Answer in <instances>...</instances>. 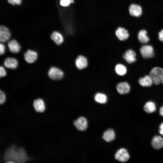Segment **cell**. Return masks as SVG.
Wrapping results in <instances>:
<instances>
[{
    "label": "cell",
    "instance_id": "6da1fadb",
    "mask_svg": "<svg viewBox=\"0 0 163 163\" xmlns=\"http://www.w3.org/2000/svg\"><path fill=\"white\" fill-rule=\"evenodd\" d=\"M4 159L7 161L18 163L24 162L28 159L24 149L17 148L14 145L11 146L7 150L5 154Z\"/></svg>",
    "mask_w": 163,
    "mask_h": 163
},
{
    "label": "cell",
    "instance_id": "7a4b0ae2",
    "mask_svg": "<svg viewBox=\"0 0 163 163\" xmlns=\"http://www.w3.org/2000/svg\"><path fill=\"white\" fill-rule=\"evenodd\" d=\"M149 75L155 84L158 85L161 83L163 84V69L159 67H154L151 70Z\"/></svg>",
    "mask_w": 163,
    "mask_h": 163
},
{
    "label": "cell",
    "instance_id": "3957f363",
    "mask_svg": "<svg viewBox=\"0 0 163 163\" xmlns=\"http://www.w3.org/2000/svg\"><path fill=\"white\" fill-rule=\"evenodd\" d=\"M140 51L142 56L145 59L152 58L154 55V48L150 45H145L142 46L140 48Z\"/></svg>",
    "mask_w": 163,
    "mask_h": 163
},
{
    "label": "cell",
    "instance_id": "277c9868",
    "mask_svg": "<svg viewBox=\"0 0 163 163\" xmlns=\"http://www.w3.org/2000/svg\"><path fill=\"white\" fill-rule=\"evenodd\" d=\"M48 74L49 77L54 80H59L63 77L64 73L59 68L56 67H52L49 69Z\"/></svg>",
    "mask_w": 163,
    "mask_h": 163
},
{
    "label": "cell",
    "instance_id": "5b68a950",
    "mask_svg": "<svg viewBox=\"0 0 163 163\" xmlns=\"http://www.w3.org/2000/svg\"><path fill=\"white\" fill-rule=\"evenodd\" d=\"M115 158L119 161L125 162L129 159V155L126 149L121 148L117 152L115 155Z\"/></svg>",
    "mask_w": 163,
    "mask_h": 163
},
{
    "label": "cell",
    "instance_id": "8992f818",
    "mask_svg": "<svg viewBox=\"0 0 163 163\" xmlns=\"http://www.w3.org/2000/svg\"><path fill=\"white\" fill-rule=\"evenodd\" d=\"M124 59L127 62L132 64L136 61V54L135 52L132 49L127 50L123 56Z\"/></svg>",
    "mask_w": 163,
    "mask_h": 163
},
{
    "label": "cell",
    "instance_id": "52a82bcc",
    "mask_svg": "<svg viewBox=\"0 0 163 163\" xmlns=\"http://www.w3.org/2000/svg\"><path fill=\"white\" fill-rule=\"evenodd\" d=\"M74 124L76 128L79 130L84 131L87 127V121L84 117H80L74 122Z\"/></svg>",
    "mask_w": 163,
    "mask_h": 163
},
{
    "label": "cell",
    "instance_id": "ba28073f",
    "mask_svg": "<svg viewBox=\"0 0 163 163\" xmlns=\"http://www.w3.org/2000/svg\"><path fill=\"white\" fill-rule=\"evenodd\" d=\"M37 53L31 50H27L24 54L25 60L29 63L34 62L37 60Z\"/></svg>",
    "mask_w": 163,
    "mask_h": 163
},
{
    "label": "cell",
    "instance_id": "9c48e42d",
    "mask_svg": "<svg viewBox=\"0 0 163 163\" xmlns=\"http://www.w3.org/2000/svg\"><path fill=\"white\" fill-rule=\"evenodd\" d=\"M75 65L77 69H82L87 67L88 61L87 58L84 56L80 55L78 56L75 60Z\"/></svg>",
    "mask_w": 163,
    "mask_h": 163
},
{
    "label": "cell",
    "instance_id": "30bf717a",
    "mask_svg": "<svg viewBox=\"0 0 163 163\" xmlns=\"http://www.w3.org/2000/svg\"><path fill=\"white\" fill-rule=\"evenodd\" d=\"M118 92L121 94L128 93L130 90V87L128 83L126 82H120L117 84L116 87Z\"/></svg>",
    "mask_w": 163,
    "mask_h": 163
},
{
    "label": "cell",
    "instance_id": "8fae6325",
    "mask_svg": "<svg viewBox=\"0 0 163 163\" xmlns=\"http://www.w3.org/2000/svg\"><path fill=\"white\" fill-rule=\"evenodd\" d=\"M11 34L8 29L3 25L0 27V41L1 42L7 41L10 38Z\"/></svg>",
    "mask_w": 163,
    "mask_h": 163
},
{
    "label": "cell",
    "instance_id": "7c38bea8",
    "mask_svg": "<svg viewBox=\"0 0 163 163\" xmlns=\"http://www.w3.org/2000/svg\"><path fill=\"white\" fill-rule=\"evenodd\" d=\"M129 12L131 15L139 17L142 14V9L140 6L137 4H132L129 7Z\"/></svg>",
    "mask_w": 163,
    "mask_h": 163
},
{
    "label": "cell",
    "instance_id": "4fadbf2b",
    "mask_svg": "<svg viewBox=\"0 0 163 163\" xmlns=\"http://www.w3.org/2000/svg\"><path fill=\"white\" fill-rule=\"evenodd\" d=\"M115 34L117 38L121 41L126 40L129 36L127 30L121 27L117 29L115 31Z\"/></svg>",
    "mask_w": 163,
    "mask_h": 163
},
{
    "label": "cell",
    "instance_id": "5bb4252c",
    "mask_svg": "<svg viewBox=\"0 0 163 163\" xmlns=\"http://www.w3.org/2000/svg\"><path fill=\"white\" fill-rule=\"evenodd\" d=\"M4 64L6 67L11 69L16 68L18 65L17 60L13 57H8L5 60Z\"/></svg>",
    "mask_w": 163,
    "mask_h": 163
},
{
    "label": "cell",
    "instance_id": "9a60e30c",
    "mask_svg": "<svg viewBox=\"0 0 163 163\" xmlns=\"http://www.w3.org/2000/svg\"><path fill=\"white\" fill-rule=\"evenodd\" d=\"M138 82L141 86L144 87H150L153 83L152 79L150 75H146L140 78L138 80Z\"/></svg>",
    "mask_w": 163,
    "mask_h": 163
},
{
    "label": "cell",
    "instance_id": "2e32d148",
    "mask_svg": "<svg viewBox=\"0 0 163 163\" xmlns=\"http://www.w3.org/2000/svg\"><path fill=\"white\" fill-rule=\"evenodd\" d=\"M8 46L10 51L14 53H18L21 49L20 44L15 40H12L9 41Z\"/></svg>",
    "mask_w": 163,
    "mask_h": 163
},
{
    "label": "cell",
    "instance_id": "e0dca14e",
    "mask_svg": "<svg viewBox=\"0 0 163 163\" xmlns=\"http://www.w3.org/2000/svg\"><path fill=\"white\" fill-rule=\"evenodd\" d=\"M33 106L35 110L37 112H43L45 109L44 102L41 99L35 100L33 103Z\"/></svg>",
    "mask_w": 163,
    "mask_h": 163
},
{
    "label": "cell",
    "instance_id": "ac0fdd59",
    "mask_svg": "<svg viewBox=\"0 0 163 163\" xmlns=\"http://www.w3.org/2000/svg\"><path fill=\"white\" fill-rule=\"evenodd\" d=\"M152 145L155 149H159L163 146V138L159 136H154L152 140Z\"/></svg>",
    "mask_w": 163,
    "mask_h": 163
},
{
    "label": "cell",
    "instance_id": "d6986e66",
    "mask_svg": "<svg viewBox=\"0 0 163 163\" xmlns=\"http://www.w3.org/2000/svg\"><path fill=\"white\" fill-rule=\"evenodd\" d=\"M115 135L114 130L109 129L105 131L102 137L107 142L113 141L115 138Z\"/></svg>",
    "mask_w": 163,
    "mask_h": 163
},
{
    "label": "cell",
    "instance_id": "ffe728a7",
    "mask_svg": "<svg viewBox=\"0 0 163 163\" xmlns=\"http://www.w3.org/2000/svg\"><path fill=\"white\" fill-rule=\"evenodd\" d=\"M51 39L57 45H60L64 40L62 34L57 31L53 32L50 36Z\"/></svg>",
    "mask_w": 163,
    "mask_h": 163
},
{
    "label": "cell",
    "instance_id": "44dd1931",
    "mask_svg": "<svg viewBox=\"0 0 163 163\" xmlns=\"http://www.w3.org/2000/svg\"><path fill=\"white\" fill-rule=\"evenodd\" d=\"M146 31L144 30H140L138 34V39L140 42L146 43L149 40V38L147 36Z\"/></svg>",
    "mask_w": 163,
    "mask_h": 163
},
{
    "label": "cell",
    "instance_id": "7402d4cb",
    "mask_svg": "<svg viewBox=\"0 0 163 163\" xmlns=\"http://www.w3.org/2000/svg\"><path fill=\"white\" fill-rule=\"evenodd\" d=\"M115 71L117 74L120 76L125 75L127 71L126 66L121 63L117 64L115 67Z\"/></svg>",
    "mask_w": 163,
    "mask_h": 163
},
{
    "label": "cell",
    "instance_id": "603a6c76",
    "mask_svg": "<svg viewBox=\"0 0 163 163\" xmlns=\"http://www.w3.org/2000/svg\"><path fill=\"white\" fill-rule=\"evenodd\" d=\"M144 109L145 111L147 113H152L154 112L156 110L155 104L153 101H148L144 105Z\"/></svg>",
    "mask_w": 163,
    "mask_h": 163
},
{
    "label": "cell",
    "instance_id": "cb8c5ba5",
    "mask_svg": "<svg viewBox=\"0 0 163 163\" xmlns=\"http://www.w3.org/2000/svg\"><path fill=\"white\" fill-rule=\"evenodd\" d=\"M94 99L96 102L104 104L107 102V98L105 94L101 93H97L95 95Z\"/></svg>",
    "mask_w": 163,
    "mask_h": 163
},
{
    "label": "cell",
    "instance_id": "d4e9b609",
    "mask_svg": "<svg viewBox=\"0 0 163 163\" xmlns=\"http://www.w3.org/2000/svg\"><path fill=\"white\" fill-rule=\"evenodd\" d=\"M74 2V0H60V4L61 5L64 7L69 6L72 3Z\"/></svg>",
    "mask_w": 163,
    "mask_h": 163
},
{
    "label": "cell",
    "instance_id": "484cf974",
    "mask_svg": "<svg viewBox=\"0 0 163 163\" xmlns=\"http://www.w3.org/2000/svg\"><path fill=\"white\" fill-rule=\"evenodd\" d=\"M6 99V97L5 93L2 91H0V104L4 103Z\"/></svg>",
    "mask_w": 163,
    "mask_h": 163
},
{
    "label": "cell",
    "instance_id": "4316f807",
    "mask_svg": "<svg viewBox=\"0 0 163 163\" xmlns=\"http://www.w3.org/2000/svg\"><path fill=\"white\" fill-rule=\"evenodd\" d=\"M8 2L13 5H20L22 2V0H8Z\"/></svg>",
    "mask_w": 163,
    "mask_h": 163
},
{
    "label": "cell",
    "instance_id": "83f0119b",
    "mask_svg": "<svg viewBox=\"0 0 163 163\" xmlns=\"http://www.w3.org/2000/svg\"><path fill=\"white\" fill-rule=\"evenodd\" d=\"M6 74V71L4 67L2 66H1L0 67V77L5 76Z\"/></svg>",
    "mask_w": 163,
    "mask_h": 163
},
{
    "label": "cell",
    "instance_id": "f1b7e54d",
    "mask_svg": "<svg viewBox=\"0 0 163 163\" xmlns=\"http://www.w3.org/2000/svg\"><path fill=\"white\" fill-rule=\"evenodd\" d=\"M5 51V46L4 44L1 42L0 44V54H3Z\"/></svg>",
    "mask_w": 163,
    "mask_h": 163
},
{
    "label": "cell",
    "instance_id": "f546056e",
    "mask_svg": "<svg viewBox=\"0 0 163 163\" xmlns=\"http://www.w3.org/2000/svg\"><path fill=\"white\" fill-rule=\"evenodd\" d=\"M158 38L160 41L163 42V29L159 33Z\"/></svg>",
    "mask_w": 163,
    "mask_h": 163
},
{
    "label": "cell",
    "instance_id": "4dcf8cb0",
    "mask_svg": "<svg viewBox=\"0 0 163 163\" xmlns=\"http://www.w3.org/2000/svg\"><path fill=\"white\" fill-rule=\"evenodd\" d=\"M159 133L162 135H163V123H161L159 126Z\"/></svg>",
    "mask_w": 163,
    "mask_h": 163
},
{
    "label": "cell",
    "instance_id": "1f68e13d",
    "mask_svg": "<svg viewBox=\"0 0 163 163\" xmlns=\"http://www.w3.org/2000/svg\"><path fill=\"white\" fill-rule=\"evenodd\" d=\"M159 113L163 117V106L161 107L160 109Z\"/></svg>",
    "mask_w": 163,
    "mask_h": 163
}]
</instances>
